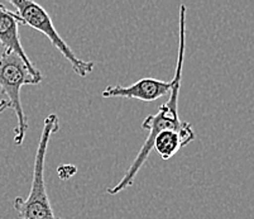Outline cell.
I'll list each match as a JSON object with an SVG mask.
<instances>
[{"label": "cell", "mask_w": 254, "mask_h": 219, "mask_svg": "<svg viewBox=\"0 0 254 219\" xmlns=\"http://www.w3.org/2000/svg\"><path fill=\"white\" fill-rule=\"evenodd\" d=\"M39 84L22 59L14 52L3 51L0 56V90L6 96L9 107L15 112L18 124L15 127L14 144L22 146L28 130V119L20 101V89L23 85Z\"/></svg>", "instance_id": "obj_3"}, {"label": "cell", "mask_w": 254, "mask_h": 219, "mask_svg": "<svg viewBox=\"0 0 254 219\" xmlns=\"http://www.w3.org/2000/svg\"><path fill=\"white\" fill-rule=\"evenodd\" d=\"M186 11L187 8L185 4L180 5V20H179V55H177V65L175 77L172 80V89L170 91V99L158 108V113L148 115L143 121L142 128L148 131V137L143 144L142 148L138 152L137 157L129 166V169L122 177L117 185L108 188V194L117 195L123 190L128 189L129 186L133 185L135 176L145 161L148 160L149 154L153 149L154 138L158 133L166 130H175L180 131L185 126L186 122L180 121L179 118V95L180 87H181V77H182V69H184V60H185V50H186Z\"/></svg>", "instance_id": "obj_1"}, {"label": "cell", "mask_w": 254, "mask_h": 219, "mask_svg": "<svg viewBox=\"0 0 254 219\" xmlns=\"http://www.w3.org/2000/svg\"><path fill=\"white\" fill-rule=\"evenodd\" d=\"M172 89V81L143 77L129 86H108L103 90V98L138 99L142 101H154L168 95Z\"/></svg>", "instance_id": "obj_5"}, {"label": "cell", "mask_w": 254, "mask_h": 219, "mask_svg": "<svg viewBox=\"0 0 254 219\" xmlns=\"http://www.w3.org/2000/svg\"><path fill=\"white\" fill-rule=\"evenodd\" d=\"M20 24H22V20L15 14V11L8 10L3 4H0V43L3 45L4 51L17 54L24 61L27 68L29 69L32 76L37 81L41 82L43 79V75L32 64L29 57L23 50L22 43H20L19 31H18Z\"/></svg>", "instance_id": "obj_6"}, {"label": "cell", "mask_w": 254, "mask_h": 219, "mask_svg": "<svg viewBox=\"0 0 254 219\" xmlns=\"http://www.w3.org/2000/svg\"><path fill=\"white\" fill-rule=\"evenodd\" d=\"M8 108H10L9 107L8 101H6L5 99H1V100H0V114H1L3 112H5Z\"/></svg>", "instance_id": "obj_9"}, {"label": "cell", "mask_w": 254, "mask_h": 219, "mask_svg": "<svg viewBox=\"0 0 254 219\" xmlns=\"http://www.w3.org/2000/svg\"><path fill=\"white\" fill-rule=\"evenodd\" d=\"M10 4L17 9L15 14L22 20V24L29 25L31 28L45 34L50 40V42L61 52L62 56L70 62L73 71L78 76L86 77L94 70V68H95L94 62L78 59L73 54V51L71 50L70 46L64 42L62 37H60L59 32L55 28L52 19H51L45 8H42L39 4L34 3V1H29V0H10Z\"/></svg>", "instance_id": "obj_4"}, {"label": "cell", "mask_w": 254, "mask_h": 219, "mask_svg": "<svg viewBox=\"0 0 254 219\" xmlns=\"http://www.w3.org/2000/svg\"><path fill=\"white\" fill-rule=\"evenodd\" d=\"M195 138L193 128L189 122H186L180 131L166 130L158 133L154 138L153 148L163 160H170L182 147L190 145Z\"/></svg>", "instance_id": "obj_7"}, {"label": "cell", "mask_w": 254, "mask_h": 219, "mask_svg": "<svg viewBox=\"0 0 254 219\" xmlns=\"http://www.w3.org/2000/svg\"><path fill=\"white\" fill-rule=\"evenodd\" d=\"M60 130V119L56 114L46 117L42 133L39 138L33 166V179L29 195L27 199L18 197L14 199L13 207L20 219H61L53 213L52 205L47 194L45 181L46 154L52 135Z\"/></svg>", "instance_id": "obj_2"}, {"label": "cell", "mask_w": 254, "mask_h": 219, "mask_svg": "<svg viewBox=\"0 0 254 219\" xmlns=\"http://www.w3.org/2000/svg\"><path fill=\"white\" fill-rule=\"evenodd\" d=\"M77 169H76L75 165H71V163H64V165L59 166L57 172H59V177L62 180H68L76 174Z\"/></svg>", "instance_id": "obj_8"}]
</instances>
